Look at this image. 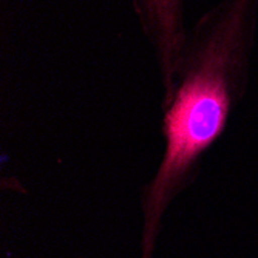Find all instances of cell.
Returning <instances> with one entry per match:
<instances>
[{
  "label": "cell",
  "mask_w": 258,
  "mask_h": 258,
  "mask_svg": "<svg viewBox=\"0 0 258 258\" xmlns=\"http://www.w3.org/2000/svg\"><path fill=\"white\" fill-rule=\"evenodd\" d=\"M187 0H133L139 27L147 39L158 65L162 96L170 91L185 46Z\"/></svg>",
  "instance_id": "obj_2"
},
{
  "label": "cell",
  "mask_w": 258,
  "mask_h": 258,
  "mask_svg": "<svg viewBox=\"0 0 258 258\" xmlns=\"http://www.w3.org/2000/svg\"><path fill=\"white\" fill-rule=\"evenodd\" d=\"M258 0H221L189 30L175 82L162 98L164 153L143 190L141 258H152L164 212L195 179L244 93Z\"/></svg>",
  "instance_id": "obj_1"
}]
</instances>
